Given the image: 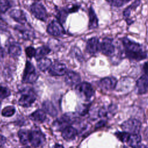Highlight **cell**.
I'll return each instance as SVG.
<instances>
[{
    "label": "cell",
    "instance_id": "74e56055",
    "mask_svg": "<svg viewBox=\"0 0 148 148\" xmlns=\"http://www.w3.org/2000/svg\"><path fill=\"white\" fill-rule=\"evenodd\" d=\"M6 29V25L0 21V32L2 33L3 32H5Z\"/></svg>",
    "mask_w": 148,
    "mask_h": 148
},
{
    "label": "cell",
    "instance_id": "ffe728a7",
    "mask_svg": "<svg viewBox=\"0 0 148 148\" xmlns=\"http://www.w3.org/2000/svg\"><path fill=\"white\" fill-rule=\"evenodd\" d=\"M77 134L76 129L71 126H67L62 130L61 135L66 140H71L75 139Z\"/></svg>",
    "mask_w": 148,
    "mask_h": 148
},
{
    "label": "cell",
    "instance_id": "ac0fdd59",
    "mask_svg": "<svg viewBox=\"0 0 148 148\" xmlns=\"http://www.w3.org/2000/svg\"><path fill=\"white\" fill-rule=\"evenodd\" d=\"M15 29L25 40L32 39L34 37V34L32 30L28 28L27 27L21 25H17L15 27Z\"/></svg>",
    "mask_w": 148,
    "mask_h": 148
},
{
    "label": "cell",
    "instance_id": "9a60e30c",
    "mask_svg": "<svg viewBox=\"0 0 148 148\" xmlns=\"http://www.w3.org/2000/svg\"><path fill=\"white\" fill-rule=\"evenodd\" d=\"M65 82L70 86H76L80 83V76L77 72L74 71L67 72L65 73Z\"/></svg>",
    "mask_w": 148,
    "mask_h": 148
},
{
    "label": "cell",
    "instance_id": "3957f363",
    "mask_svg": "<svg viewBox=\"0 0 148 148\" xmlns=\"http://www.w3.org/2000/svg\"><path fill=\"white\" fill-rule=\"evenodd\" d=\"M121 127L123 131L130 134H137L140 130L141 123L137 119H130L123 123Z\"/></svg>",
    "mask_w": 148,
    "mask_h": 148
},
{
    "label": "cell",
    "instance_id": "f1b7e54d",
    "mask_svg": "<svg viewBox=\"0 0 148 148\" xmlns=\"http://www.w3.org/2000/svg\"><path fill=\"white\" fill-rule=\"evenodd\" d=\"M69 13V12L68 9H62L60 10L57 14V18H58L57 19L58 20V21L61 24L64 23Z\"/></svg>",
    "mask_w": 148,
    "mask_h": 148
},
{
    "label": "cell",
    "instance_id": "d4e9b609",
    "mask_svg": "<svg viewBox=\"0 0 148 148\" xmlns=\"http://www.w3.org/2000/svg\"><path fill=\"white\" fill-rule=\"evenodd\" d=\"M37 65L38 68L42 71H45L50 68L51 65V61L50 59L43 57L38 60Z\"/></svg>",
    "mask_w": 148,
    "mask_h": 148
},
{
    "label": "cell",
    "instance_id": "60d3db41",
    "mask_svg": "<svg viewBox=\"0 0 148 148\" xmlns=\"http://www.w3.org/2000/svg\"><path fill=\"white\" fill-rule=\"evenodd\" d=\"M5 57V51L4 50L0 47V61H1Z\"/></svg>",
    "mask_w": 148,
    "mask_h": 148
},
{
    "label": "cell",
    "instance_id": "f546056e",
    "mask_svg": "<svg viewBox=\"0 0 148 148\" xmlns=\"http://www.w3.org/2000/svg\"><path fill=\"white\" fill-rule=\"evenodd\" d=\"M15 108L13 106H8L2 110V115L4 117H11L15 113Z\"/></svg>",
    "mask_w": 148,
    "mask_h": 148
},
{
    "label": "cell",
    "instance_id": "44dd1931",
    "mask_svg": "<svg viewBox=\"0 0 148 148\" xmlns=\"http://www.w3.org/2000/svg\"><path fill=\"white\" fill-rule=\"evenodd\" d=\"M88 28L90 29L97 28L98 27V20L92 7H90L88 9Z\"/></svg>",
    "mask_w": 148,
    "mask_h": 148
},
{
    "label": "cell",
    "instance_id": "4fadbf2b",
    "mask_svg": "<svg viewBox=\"0 0 148 148\" xmlns=\"http://www.w3.org/2000/svg\"><path fill=\"white\" fill-rule=\"evenodd\" d=\"M136 86L138 93L143 94L148 90V73H143V74L137 80Z\"/></svg>",
    "mask_w": 148,
    "mask_h": 148
},
{
    "label": "cell",
    "instance_id": "d6a6232c",
    "mask_svg": "<svg viewBox=\"0 0 148 148\" xmlns=\"http://www.w3.org/2000/svg\"><path fill=\"white\" fill-rule=\"evenodd\" d=\"M10 7L8 0H0V14L5 13Z\"/></svg>",
    "mask_w": 148,
    "mask_h": 148
},
{
    "label": "cell",
    "instance_id": "7402d4cb",
    "mask_svg": "<svg viewBox=\"0 0 148 148\" xmlns=\"http://www.w3.org/2000/svg\"><path fill=\"white\" fill-rule=\"evenodd\" d=\"M29 118L31 120L34 121L38 123H42L45 121L46 119V115L43 110L39 109L35 111L31 114H30Z\"/></svg>",
    "mask_w": 148,
    "mask_h": 148
},
{
    "label": "cell",
    "instance_id": "277c9868",
    "mask_svg": "<svg viewBox=\"0 0 148 148\" xmlns=\"http://www.w3.org/2000/svg\"><path fill=\"white\" fill-rule=\"evenodd\" d=\"M38 77V75L34 65L29 61H27L23 75V82L33 83L37 80Z\"/></svg>",
    "mask_w": 148,
    "mask_h": 148
},
{
    "label": "cell",
    "instance_id": "9c48e42d",
    "mask_svg": "<svg viewBox=\"0 0 148 148\" xmlns=\"http://www.w3.org/2000/svg\"><path fill=\"white\" fill-rule=\"evenodd\" d=\"M47 32L54 36H61L65 34L62 24L58 21L53 20L47 26Z\"/></svg>",
    "mask_w": 148,
    "mask_h": 148
},
{
    "label": "cell",
    "instance_id": "7dc6e473",
    "mask_svg": "<svg viewBox=\"0 0 148 148\" xmlns=\"http://www.w3.org/2000/svg\"><path fill=\"white\" fill-rule=\"evenodd\" d=\"M123 148H127V147H126V146H124V147H123Z\"/></svg>",
    "mask_w": 148,
    "mask_h": 148
},
{
    "label": "cell",
    "instance_id": "30bf717a",
    "mask_svg": "<svg viewBox=\"0 0 148 148\" xmlns=\"http://www.w3.org/2000/svg\"><path fill=\"white\" fill-rule=\"evenodd\" d=\"M45 136L43 134L37 130H32L29 132V142L34 147H39L45 142Z\"/></svg>",
    "mask_w": 148,
    "mask_h": 148
},
{
    "label": "cell",
    "instance_id": "e575fe53",
    "mask_svg": "<svg viewBox=\"0 0 148 148\" xmlns=\"http://www.w3.org/2000/svg\"><path fill=\"white\" fill-rule=\"evenodd\" d=\"M25 53L27 56L29 57V58H32V57L35 56V50L34 47L30 46V47H28L27 48H26L25 49Z\"/></svg>",
    "mask_w": 148,
    "mask_h": 148
},
{
    "label": "cell",
    "instance_id": "5b68a950",
    "mask_svg": "<svg viewBox=\"0 0 148 148\" xmlns=\"http://www.w3.org/2000/svg\"><path fill=\"white\" fill-rule=\"evenodd\" d=\"M36 96L32 90H25L18 100V104L24 108L31 106L35 101Z\"/></svg>",
    "mask_w": 148,
    "mask_h": 148
},
{
    "label": "cell",
    "instance_id": "d590c367",
    "mask_svg": "<svg viewBox=\"0 0 148 148\" xmlns=\"http://www.w3.org/2000/svg\"><path fill=\"white\" fill-rule=\"evenodd\" d=\"M77 111L79 114L85 115L88 111V107L86 105H80L77 109Z\"/></svg>",
    "mask_w": 148,
    "mask_h": 148
},
{
    "label": "cell",
    "instance_id": "836d02e7",
    "mask_svg": "<svg viewBox=\"0 0 148 148\" xmlns=\"http://www.w3.org/2000/svg\"><path fill=\"white\" fill-rule=\"evenodd\" d=\"M10 95V90L6 87L0 85V99L7 98Z\"/></svg>",
    "mask_w": 148,
    "mask_h": 148
},
{
    "label": "cell",
    "instance_id": "7c38bea8",
    "mask_svg": "<svg viewBox=\"0 0 148 148\" xmlns=\"http://www.w3.org/2000/svg\"><path fill=\"white\" fill-rule=\"evenodd\" d=\"M117 83V79L114 77H106L99 82V86L106 90H112L115 88Z\"/></svg>",
    "mask_w": 148,
    "mask_h": 148
},
{
    "label": "cell",
    "instance_id": "8d00e7d4",
    "mask_svg": "<svg viewBox=\"0 0 148 148\" xmlns=\"http://www.w3.org/2000/svg\"><path fill=\"white\" fill-rule=\"evenodd\" d=\"M73 52L74 53V55L75 56V57L80 60L82 58V53L80 52V50H79V49L77 47H74L73 48Z\"/></svg>",
    "mask_w": 148,
    "mask_h": 148
},
{
    "label": "cell",
    "instance_id": "6da1fadb",
    "mask_svg": "<svg viewBox=\"0 0 148 148\" xmlns=\"http://www.w3.org/2000/svg\"><path fill=\"white\" fill-rule=\"evenodd\" d=\"M122 43L124 47L125 56L128 58L135 61H140L147 57L146 51L139 43L132 41L127 37L122 39Z\"/></svg>",
    "mask_w": 148,
    "mask_h": 148
},
{
    "label": "cell",
    "instance_id": "cb8c5ba5",
    "mask_svg": "<svg viewBox=\"0 0 148 148\" xmlns=\"http://www.w3.org/2000/svg\"><path fill=\"white\" fill-rule=\"evenodd\" d=\"M44 110L52 117H56L57 115V110L53 104L49 101H46L42 105Z\"/></svg>",
    "mask_w": 148,
    "mask_h": 148
},
{
    "label": "cell",
    "instance_id": "603a6c76",
    "mask_svg": "<svg viewBox=\"0 0 148 148\" xmlns=\"http://www.w3.org/2000/svg\"><path fill=\"white\" fill-rule=\"evenodd\" d=\"M8 53L12 57H17L20 56L21 54V48L20 45L16 42L10 44L8 49Z\"/></svg>",
    "mask_w": 148,
    "mask_h": 148
},
{
    "label": "cell",
    "instance_id": "c3c4849f",
    "mask_svg": "<svg viewBox=\"0 0 148 148\" xmlns=\"http://www.w3.org/2000/svg\"><path fill=\"white\" fill-rule=\"evenodd\" d=\"M38 1H39V0H38Z\"/></svg>",
    "mask_w": 148,
    "mask_h": 148
},
{
    "label": "cell",
    "instance_id": "2e32d148",
    "mask_svg": "<svg viewBox=\"0 0 148 148\" xmlns=\"http://www.w3.org/2000/svg\"><path fill=\"white\" fill-rule=\"evenodd\" d=\"M142 0H135L130 6H128L127 8H126L123 11V17L125 19V20L127 21L128 25L131 24L133 21L130 20V16L131 14V12L133 10H135L140 5Z\"/></svg>",
    "mask_w": 148,
    "mask_h": 148
},
{
    "label": "cell",
    "instance_id": "e0dca14e",
    "mask_svg": "<svg viewBox=\"0 0 148 148\" xmlns=\"http://www.w3.org/2000/svg\"><path fill=\"white\" fill-rule=\"evenodd\" d=\"M10 16L18 23L25 24L27 22V18L24 12L20 9H13L9 12Z\"/></svg>",
    "mask_w": 148,
    "mask_h": 148
},
{
    "label": "cell",
    "instance_id": "ba28073f",
    "mask_svg": "<svg viewBox=\"0 0 148 148\" xmlns=\"http://www.w3.org/2000/svg\"><path fill=\"white\" fill-rule=\"evenodd\" d=\"M32 14L38 19L42 21H46L47 18V14L45 8L40 3H34L30 7Z\"/></svg>",
    "mask_w": 148,
    "mask_h": 148
},
{
    "label": "cell",
    "instance_id": "7bdbcfd3",
    "mask_svg": "<svg viewBox=\"0 0 148 148\" xmlns=\"http://www.w3.org/2000/svg\"><path fill=\"white\" fill-rule=\"evenodd\" d=\"M54 148H64V147L59 144H56L54 146Z\"/></svg>",
    "mask_w": 148,
    "mask_h": 148
},
{
    "label": "cell",
    "instance_id": "b9f144b4",
    "mask_svg": "<svg viewBox=\"0 0 148 148\" xmlns=\"http://www.w3.org/2000/svg\"><path fill=\"white\" fill-rule=\"evenodd\" d=\"M105 121H103V120L100 121H99V122L96 124V127H97V128L101 127L103 126V125H105Z\"/></svg>",
    "mask_w": 148,
    "mask_h": 148
},
{
    "label": "cell",
    "instance_id": "1f68e13d",
    "mask_svg": "<svg viewBox=\"0 0 148 148\" xmlns=\"http://www.w3.org/2000/svg\"><path fill=\"white\" fill-rule=\"evenodd\" d=\"M111 6L119 8L128 3L131 0H106Z\"/></svg>",
    "mask_w": 148,
    "mask_h": 148
},
{
    "label": "cell",
    "instance_id": "8992f818",
    "mask_svg": "<svg viewBox=\"0 0 148 148\" xmlns=\"http://www.w3.org/2000/svg\"><path fill=\"white\" fill-rule=\"evenodd\" d=\"M75 119L73 114L65 113L60 119L56 120L54 122L53 125L56 129L58 130H62L66 127L69 126L68 125L72 123L74 121Z\"/></svg>",
    "mask_w": 148,
    "mask_h": 148
},
{
    "label": "cell",
    "instance_id": "8fae6325",
    "mask_svg": "<svg viewBox=\"0 0 148 148\" xmlns=\"http://www.w3.org/2000/svg\"><path fill=\"white\" fill-rule=\"evenodd\" d=\"M67 69L65 65L61 62H55L49 68V73L51 76H62L65 75Z\"/></svg>",
    "mask_w": 148,
    "mask_h": 148
},
{
    "label": "cell",
    "instance_id": "4dcf8cb0",
    "mask_svg": "<svg viewBox=\"0 0 148 148\" xmlns=\"http://www.w3.org/2000/svg\"><path fill=\"white\" fill-rule=\"evenodd\" d=\"M115 135L122 142H127L129 139V137L130 136V134L125 131H123V132L117 131L115 133Z\"/></svg>",
    "mask_w": 148,
    "mask_h": 148
},
{
    "label": "cell",
    "instance_id": "f6af8a7d",
    "mask_svg": "<svg viewBox=\"0 0 148 148\" xmlns=\"http://www.w3.org/2000/svg\"><path fill=\"white\" fill-rule=\"evenodd\" d=\"M23 148H32V147H29V146H26V147H23Z\"/></svg>",
    "mask_w": 148,
    "mask_h": 148
},
{
    "label": "cell",
    "instance_id": "f35d334b",
    "mask_svg": "<svg viewBox=\"0 0 148 148\" xmlns=\"http://www.w3.org/2000/svg\"><path fill=\"white\" fill-rule=\"evenodd\" d=\"M6 140V139L5 137L0 134V147L2 146L5 143Z\"/></svg>",
    "mask_w": 148,
    "mask_h": 148
},
{
    "label": "cell",
    "instance_id": "4316f807",
    "mask_svg": "<svg viewBox=\"0 0 148 148\" xmlns=\"http://www.w3.org/2000/svg\"><path fill=\"white\" fill-rule=\"evenodd\" d=\"M50 52V49L49 47L45 46L39 47L35 50V57L36 60L38 61L45 57V56L48 54Z\"/></svg>",
    "mask_w": 148,
    "mask_h": 148
},
{
    "label": "cell",
    "instance_id": "7a4b0ae2",
    "mask_svg": "<svg viewBox=\"0 0 148 148\" xmlns=\"http://www.w3.org/2000/svg\"><path fill=\"white\" fill-rule=\"evenodd\" d=\"M75 89L78 96L85 101L90 99L95 92L92 86L87 82L79 83L76 86Z\"/></svg>",
    "mask_w": 148,
    "mask_h": 148
},
{
    "label": "cell",
    "instance_id": "ab89813d",
    "mask_svg": "<svg viewBox=\"0 0 148 148\" xmlns=\"http://www.w3.org/2000/svg\"><path fill=\"white\" fill-rule=\"evenodd\" d=\"M143 73H148V61L145 62L143 64Z\"/></svg>",
    "mask_w": 148,
    "mask_h": 148
},
{
    "label": "cell",
    "instance_id": "ee69618b",
    "mask_svg": "<svg viewBox=\"0 0 148 148\" xmlns=\"http://www.w3.org/2000/svg\"><path fill=\"white\" fill-rule=\"evenodd\" d=\"M137 148H147V147L145 145H139Z\"/></svg>",
    "mask_w": 148,
    "mask_h": 148
},
{
    "label": "cell",
    "instance_id": "5bb4252c",
    "mask_svg": "<svg viewBox=\"0 0 148 148\" xmlns=\"http://www.w3.org/2000/svg\"><path fill=\"white\" fill-rule=\"evenodd\" d=\"M99 39L97 37H92L89 39L86 44V50L87 53L91 54H94L99 50Z\"/></svg>",
    "mask_w": 148,
    "mask_h": 148
},
{
    "label": "cell",
    "instance_id": "d6986e66",
    "mask_svg": "<svg viewBox=\"0 0 148 148\" xmlns=\"http://www.w3.org/2000/svg\"><path fill=\"white\" fill-rule=\"evenodd\" d=\"M116 110V107L113 105L103 106L99 109L98 115L100 117H110L114 115Z\"/></svg>",
    "mask_w": 148,
    "mask_h": 148
},
{
    "label": "cell",
    "instance_id": "52a82bcc",
    "mask_svg": "<svg viewBox=\"0 0 148 148\" xmlns=\"http://www.w3.org/2000/svg\"><path fill=\"white\" fill-rule=\"evenodd\" d=\"M113 39L109 38L103 39L99 45V50L102 54L107 56H112L115 51V47L113 45Z\"/></svg>",
    "mask_w": 148,
    "mask_h": 148
},
{
    "label": "cell",
    "instance_id": "83f0119b",
    "mask_svg": "<svg viewBox=\"0 0 148 148\" xmlns=\"http://www.w3.org/2000/svg\"><path fill=\"white\" fill-rule=\"evenodd\" d=\"M29 132L30 131L21 129L18 132V138L20 142L23 145H27L29 142Z\"/></svg>",
    "mask_w": 148,
    "mask_h": 148
},
{
    "label": "cell",
    "instance_id": "bcb514c9",
    "mask_svg": "<svg viewBox=\"0 0 148 148\" xmlns=\"http://www.w3.org/2000/svg\"><path fill=\"white\" fill-rule=\"evenodd\" d=\"M1 102H0V109H1Z\"/></svg>",
    "mask_w": 148,
    "mask_h": 148
},
{
    "label": "cell",
    "instance_id": "484cf974",
    "mask_svg": "<svg viewBox=\"0 0 148 148\" xmlns=\"http://www.w3.org/2000/svg\"><path fill=\"white\" fill-rule=\"evenodd\" d=\"M141 142V136L138 134H130L127 143L132 148H136Z\"/></svg>",
    "mask_w": 148,
    "mask_h": 148
}]
</instances>
